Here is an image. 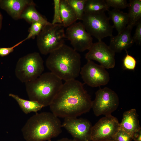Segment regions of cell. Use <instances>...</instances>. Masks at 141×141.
Here are the masks:
<instances>
[{
  "mask_svg": "<svg viewBox=\"0 0 141 141\" xmlns=\"http://www.w3.org/2000/svg\"><path fill=\"white\" fill-rule=\"evenodd\" d=\"M109 20L104 11L84 13L81 20L87 32L98 41L113 35L114 28L110 24Z\"/></svg>",
  "mask_w": 141,
  "mask_h": 141,
  "instance_id": "obj_7",
  "label": "cell"
},
{
  "mask_svg": "<svg viewBox=\"0 0 141 141\" xmlns=\"http://www.w3.org/2000/svg\"><path fill=\"white\" fill-rule=\"evenodd\" d=\"M9 96L16 101L22 111L26 114L32 112L36 113L44 107L43 105L36 101L26 100L12 93H10Z\"/></svg>",
  "mask_w": 141,
  "mask_h": 141,
  "instance_id": "obj_21",
  "label": "cell"
},
{
  "mask_svg": "<svg viewBox=\"0 0 141 141\" xmlns=\"http://www.w3.org/2000/svg\"><path fill=\"white\" fill-rule=\"evenodd\" d=\"M80 74L84 83L92 87L105 85L110 80L109 73L105 69L92 60H87L81 68Z\"/></svg>",
  "mask_w": 141,
  "mask_h": 141,
  "instance_id": "obj_10",
  "label": "cell"
},
{
  "mask_svg": "<svg viewBox=\"0 0 141 141\" xmlns=\"http://www.w3.org/2000/svg\"><path fill=\"white\" fill-rule=\"evenodd\" d=\"M109 8L110 7L114 9H123L128 7V3L126 0H105Z\"/></svg>",
  "mask_w": 141,
  "mask_h": 141,
  "instance_id": "obj_26",
  "label": "cell"
},
{
  "mask_svg": "<svg viewBox=\"0 0 141 141\" xmlns=\"http://www.w3.org/2000/svg\"><path fill=\"white\" fill-rule=\"evenodd\" d=\"M58 118L52 112L36 113L29 118L22 129L26 141H50L62 132Z\"/></svg>",
  "mask_w": 141,
  "mask_h": 141,
  "instance_id": "obj_3",
  "label": "cell"
},
{
  "mask_svg": "<svg viewBox=\"0 0 141 141\" xmlns=\"http://www.w3.org/2000/svg\"><path fill=\"white\" fill-rule=\"evenodd\" d=\"M132 136L123 130L120 129L115 136L114 141H132Z\"/></svg>",
  "mask_w": 141,
  "mask_h": 141,
  "instance_id": "obj_28",
  "label": "cell"
},
{
  "mask_svg": "<svg viewBox=\"0 0 141 141\" xmlns=\"http://www.w3.org/2000/svg\"><path fill=\"white\" fill-rule=\"evenodd\" d=\"M126 54L123 61V66L125 69L133 70L136 66L137 61L135 58L128 54L126 50Z\"/></svg>",
  "mask_w": 141,
  "mask_h": 141,
  "instance_id": "obj_25",
  "label": "cell"
},
{
  "mask_svg": "<svg viewBox=\"0 0 141 141\" xmlns=\"http://www.w3.org/2000/svg\"><path fill=\"white\" fill-rule=\"evenodd\" d=\"M3 19V16L0 11V31L2 27Z\"/></svg>",
  "mask_w": 141,
  "mask_h": 141,
  "instance_id": "obj_33",
  "label": "cell"
},
{
  "mask_svg": "<svg viewBox=\"0 0 141 141\" xmlns=\"http://www.w3.org/2000/svg\"><path fill=\"white\" fill-rule=\"evenodd\" d=\"M133 28L127 25L121 32L115 36L110 37V47L115 53L127 50L134 43L131 35Z\"/></svg>",
  "mask_w": 141,
  "mask_h": 141,
  "instance_id": "obj_14",
  "label": "cell"
},
{
  "mask_svg": "<svg viewBox=\"0 0 141 141\" xmlns=\"http://www.w3.org/2000/svg\"><path fill=\"white\" fill-rule=\"evenodd\" d=\"M120 129L118 119L111 115L105 116L92 126V141H114L115 135Z\"/></svg>",
  "mask_w": 141,
  "mask_h": 141,
  "instance_id": "obj_9",
  "label": "cell"
},
{
  "mask_svg": "<svg viewBox=\"0 0 141 141\" xmlns=\"http://www.w3.org/2000/svg\"><path fill=\"white\" fill-rule=\"evenodd\" d=\"M44 69L42 57L39 53L35 52L19 59L16 66L15 73L19 80L25 83L38 78Z\"/></svg>",
  "mask_w": 141,
  "mask_h": 141,
  "instance_id": "obj_6",
  "label": "cell"
},
{
  "mask_svg": "<svg viewBox=\"0 0 141 141\" xmlns=\"http://www.w3.org/2000/svg\"><path fill=\"white\" fill-rule=\"evenodd\" d=\"M95 94L91 108L96 116L111 115L117 109L119 104V98L114 91L108 87L100 88Z\"/></svg>",
  "mask_w": 141,
  "mask_h": 141,
  "instance_id": "obj_8",
  "label": "cell"
},
{
  "mask_svg": "<svg viewBox=\"0 0 141 141\" xmlns=\"http://www.w3.org/2000/svg\"><path fill=\"white\" fill-rule=\"evenodd\" d=\"M45 25L39 22H35L31 24L29 31V33L25 38L26 40L30 38L34 39L39 33Z\"/></svg>",
  "mask_w": 141,
  "mask_h": 141,
  "instance_id": "obj_24",
  "label": "cell"
},
{
  "mask_svg": "<svg viewBox=\"0 0 141 141\" xmlns=\"http://www.w3.org/2000/svg\"><path fill=\"white\" fill-rule=\"evenodd\" d=\"M108 11L109 18L113 21L114 28H116L118 33H120L125 29L128 24V13L114 9Z\"/></svg>",
  "mask_w": 141,
  "mask_h": 141,
  "instance_id": "obj_18",
  "label": "cell"
},
{
  "mask_svg": "<svg viewBox=\"0 0 141 141\" xmlns=\"http://www.w3.org/2000/svg\"><path fill=\"white\" fill-rule=\"evenodd\" d=\"M128 22L127 25L133 28L141 18V0H131L128 3Z\"/></svg>",
  "mask_w": 141,
  "mask_h": 141,
  "instance_id": "obj_20",
  "label": "cell"
},
{
  "mask_svg": "<svg viewBox=\"0 0 141 141\" xmlns=\"http://www.w3.org/2000/svg\"><path fill=\"white\" fill-rule=\"evenodd\" d=\"M54 14L51 23L53 25L62 24L60 9V0H54Z\"/></svg>",
  "mask_w": 141,
  "mask_h": 141,
  "instance_id": "obj_27",
  "label": "cell"
},
{
  "mask_svg": "<svg viewBox=\"0 0 141 141\" xmlns=\"http://www.w3.org/2000/svg\"><path fill=\"white\" fill-rule=\"evenodd\" d=\"M76 141H91L92 126L87 120L77 118H64L62 124Z\"/></svg>",
  "mask_w": 141,
  "mask_h": 141,
  "instance_id": "obj_13",
  "label": "cell"
},
{
  "mask_svg": "<svg viewBox=\"0 0 141 141\" xmlns=\"http://www.w3.org/2000/svg\"><path fill=\"white\" fill-rule=\"evenodd\" d=\"M33 2L31 0H0V7L16 20L20 19L25 8Z\"/></svg>",
  "mask_w": 141,
  "mask_h": 141,
  "instance_id": "obj_15",
  "label": "cell"
},
{
  "mask_svg": "<svg viewBox=\"0 0 141 141\" xmlns=\"http://www.w3.org/2000/svg\"><path fill=\"white\" fill-rule=\"evenodd\" d=\"M45 64L50 72L66 81L79 75L81 57L73 48L64 44L49 54Z\"/></svg>",
  "mask_w": 141,
  "mask_h": 141,
  "instance_id": "obj_2",
  "label": "cell"
},
{
  "mask_svg": "<svg viewBox=\"0 0 141 141\" xmlns=\"http://www.w3.org/2000/svg\"><path fill=\"white\" fill-rule=\"evenodd\" d=\"M55 141H76L73 139H69L67 138H63Z\"/></svg>",
  "mask_w": 141,
  "mask_h": 141,
  "instance_id": "obj_32",
  "label": "cell"
},
{
  "mask_svg": "<svg viewBox=\"0 0 141 141\" xmlns=\"http://www.w3.org/2000/svg\"><path fill=\"white\" fill-rule=\"evenodd\" d=\"M92 101L83 84L74 79L63 84L49 106L58 118H77L90 110Z\"/></svg>",
  "mask_w": 141,
  "mask_h": 141,
  "instance_id": "obj_1",
  "label": "cell"
},
{
  "mask_svg": "<svg viewBox=\"0 0 141 141\" xmlns=\"http://www.w3.org/2000/svg\"><path fill=\"white\" fill-rule=\"evenodd\" d=\"M136 28L132 39L134 42L139 45L141 43V21H140L136 25Z\"/></svg>",
  "mask_w": 141,
  "mask_h": 141,
  "instance_id": "obj_30",
  "label": "cell"
},
{
  "mask_svg": "<svg viewBox=\"0 0 141 141\" xmlns=\"http://www.w3.org/2000/svg\"><path fill=\"white\" fill-rule=\"evenodd\" d=\"M132 140L134 141H141V128L135 132L132 135Z\"/></svg>",
  "mask_w": 141,
  "mask_h": 141,
  "instance_id": "obj_31",
  "label": "cell"
},
{
  "mask_svg": "<svg viewBox=\"0 0 141 141\" xmlns=\"http://www.w3.org/2000/svg\"><path fill=\"white\" fill-rule=\"evenodd\" d=\"M60 9L62 24L68 27L78 20L76 14L66 0H60Z\"/></svg>",
  "mask_w": 141,
  "mask_h": 141,
  "instance_id": "obj_17",
  "label": "cell"
},
{
  "mask_svg": "<svg viewBox=\"0 0 141 141\" xmlns=\"http://www.w3.org/2000/svg\"><path fill=\"white\" fill-rule=\"evenodd\" d=\"M20 19H23L30 24L35 22H39L45 25L50 24L37 10L35 4L33 2L27 6L22 12Z\"/></svg>",
  "mask_w": 141,
  "mask_h": 141,
  "instance_id": "obj_19",
  "label": "cell"
},
{
  "mask_svg": "<svg viewBox=\"0 0 141 141\" xmlns=\"http://www.w3.org/2000/svg\"></svg>",
  "mask_w": 141,
  "mask_h": 141,
  "instance_id": "obj_34",
  "label": "cell"
},
{
  "mask_svg": "<svg viewBox=\"0 0 141 141\" xmlns=\"http://www.w3.org/2000/svg\"><path fill=\"white\" fill-rule=\"evenodd\" d=\"M115 53L102 40L93 43L85 56L87 60L99 62L105 69L112 68L115 65Z\"/></svg>",
  "mask_w": 141,
  "mask_h": 141,
  "instance_id": "obj_12",
  "label": "cell"
},
{
  "mask_svg": "<svg viewBox=\"0 0 141 141\" xmlns=\"http://www.w3.org/2000/svg\"><path fill=\"white\" fill-rule=\"evenodd\" d=\"M141 128L136 110L133 108L125 111L123 113L120 129L126 132L132 137Z\"/></svg>",
  "mask_w": 141,
  "mask_h": 141,
  "instance_id": "obj_16",
  "label": "cell"
},
{
  "mask_svg": "<svg viewBox=\"0 0 141 141\" xmlns=\"http://www.w3.org/2000/svg\"><path fill=\"white\" fill-rule=\"evenodd\" d=\"M62 80L51 72L42 73L36 79L25 83L30 100L44 107L49 106L63 84Z\"/></svg>",
  "mask_w": 141,
  "mask_h": 141,
  "instance_id": "obj_4",
  "label": "cell"
},
{
  "mask_svg": "<svg viewBox=\"0 0 141 141\" xmlns=\"http://www.w3.org/2000/svg\"><path fill=\"white\" fill-rule=\"evenodd\" d=\"M26 40L25 39L11 47L7 48L0 47V56L3 57L8 55L13 52L15 48Z\"/></svg>",
  "mask_w": 141,
  "mask_h": 141,
  "instance_id": "obj_29",
  "label": "cell"
},
{
  "mask_svg": "<svg viewBox=\"0 0 141 141\" xmlns=\"http://www.w3.org/2000/svg\"><path fill=\"white\" fill-rule=\"evenodd\" d=\"M109 8L105 0H86L84 9V13H90L108 11Z\"/></svg>",
  "mask_w": 141,
  "mask_h": 141,
  "instance_id": "obj_22",
  "label": "cell"
},
{
  "mask_svg": "<svg viewBox=\"0 0 141 141\" xmlns=\"http://www.w3.org/2000/svg\"><path fill=\"white\" fill-rule=\"evenodd\" d=\"M64 28L60 24L53 25L51 23L44 26L37 36V45L41 54H49L64 44Z\"/></svg>",
  "mask_w": 141,
  "mask_h": 141,
  "instance_id": "obj_5",
  "label": "cell"
},
{
  "mask_svg": "<svg viewBox=\"0 0 141 141\" xmlns=\"http://www.w3.org/2000/svg\"><path fill=\"white\" fill-rule=\"evenodd\" d=\"M66 0L75 11L78 20H81L84 13V6L86 0Z\"/></svg>",
  "mask_w": 141,
  "mask_h": 141,
  "instance_id": "obj_23",
  "label": "cell"
},
{
  "mask_svg": "<svg viewBox=\"0 0 141 141\" xmlns=\"http://www.w3.org/2000/svg\"><path fill=\"white\" fill-rule=\"evenodd\" d=\"M65 34L66 38L70 42L73 48L77 52L89 50L93 43L92 36L87 32L81 22L68 27Z\"/></svg>",
  "mask_w": 141,
  "mask_h": 141,
  "instance_id": "obj_11",
  "label": "cell"
}]
</instances>
